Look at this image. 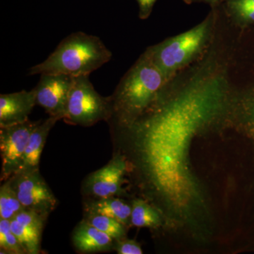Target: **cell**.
<instances>
[{"label": "cell", "instance_id": "cell-1", "mask_svg": "<svg viewBox=\"0 0 254 254\" xmlns=\"http://www.w3.org/2000/svg\"><path fill=\"white\" fill-rule=\"evenodd\" d=\"M224 64L210 52L185 79L169 81L134 123L110 128L115 153L136 170L145 194L180 213L199 197L189 162L192 140L236 104Z\"/></svg>", "mask_w": 254, "mask_h": 254}, {"label": "cell", "instance_id": "cell-2", "mask_svg": "<svg viewBox=\"0 0 254 254\" xmlns=\"http://www.w3.org/2000/svg\"><path fill=\"white\" fill-rule=\"evenodd\" d=\"M168 83L144 53L125 73L110 95V128L129 126L148 109Z\"/></svg>", "mask_w": 254, "mask_h": 254}, {"label": "cell", "instance_id": "cell-3", "mask_svg": "<svg viewBox=\"0 0 254 254\" xmlns=\"http://www.w3.org/2000/svg\"><path fill=\"white\" fill-rule=\"evenodd\" d=\"M113 54L99 37L74 32L60 42L43 63L28 70V75L58 73L76 77L89 76L109 63Z\"/></svg>", "mask_w": 254, "mask_h": 254}, {"label": "cell", "instance_id": "cell-4", "mask_svg": "<svg viewBox=\"0 0 254 254\" xmlns=\"http://www.w3.org/2000/svg\"><path fill=\"white\" fill-rule=\"evenodd\" d=\"M215 23V12L203 22L182 34L147 48L144 53L161 71L167 81L203 55L210 46Z\"/></svg>", "mask_w": 254, "mask_h": 254}, {"label": "cell", "instance_id": "cell-5", "mask_svg": "<svg viewBox=\"0 0 254 254\" xmlns=\"http://www.w3.org/2000/svg\"><path fill=\"white\" fill-rule=\"evenodd\" d=\"M111 116L110 96L100 95L90 81L89 76L74 77L63 119L64 123L89 127L101 121L108 123Z\"/></svg>", "mask_w": 254, "mask_h": 254}, {"label": "cell", "instance_id": "cell-6", "mask_svg": "<svg viewBox=\"0 0 254 254\" xmlns=\"http://www.w3.org/2000/svg\"><path fill=\"white\" fill-rule=\"evenodd\" d=\"M8 180L25 209L48 218L58 206V200L40 170L16 173Z\"/></svg>", "mask_w": 254, "mask_h": 254}, {"label": "cell", "instance_id": "cell-7", "mask_svg": "<svg viewBox=\"0 0 254 254\" xmlns=\"http://www.w3.org/2000/svg\"><path fill=\"white\" fill-rule=\"evenodd\" d=\"M41 122L28 120L24 123L0 127L1 182L6 181L18 173L30 137Z\"/></svg>", "mask_w": 254, "mask_h": 254}, {"label": "cell", "instance_id": "cell-8", "mask_svg": "<svg viewBox=\"0 0 254 254\" xmlns=\"http://www.w3.org/2000/svg\"><path fill=\"white\" fill-rule=\"evenodd\" d=\"M127 173L128 166L126 158L115 152L109 163L88 175L83 180L82 193L94 198L123 195L124 179Z\"/></svg>", "mask_w": 254, "mask_h": 254}, {"label": "cell", "instance_id": "cell-9", "mask_svg": "<svg viewBox=\"0 0 254 254\" xmlns=\"http://www.w3.org/2000/svg\"><path fill=\"white\" fill-rule=\"evenodd\" d=\"M73 76L58 73H42L35 87L36 105L45 110L49 117L61 120L64 118Z\"/></svg>", "mask_w": 254, "mask_h": 254}, {"label": "cell", "instance_id": "cell-10", "mask_svg": "<svg viewBox=\"0 0 254 254\" xmlns=\"http://www.w3.org/2000/svg\"><path fill=\"white\" fill-rule=\"evenodd\" d=\"M47 220L41 214L27 209H23L11 220V231L26 254L41 253L42 235Z\"/></svg>", "mask_w": 254, "mask_h": 254}, {"label": "cell", "instance_id": "cell-11", "mask_svg": "<svg viewBox=\"0 0 254 254\" xmlns=\"http://www.w3.org/2000/svg\"><path fill=\"white\" fill-rule=\"evenodd\" d=\"M36 105L34 89L0 95V127L27 121Z\"/></svg>", "mask_w": 254, "mask_h": 254}, {"label": "cell", "instance_id": "cell-12", "mask_svg": "<svg viewBox=\"0 0 254 254\" xmlns=\"http://www.w3.org/2000/svg\"><path fill=\"white\" fill-rule=\"evenodd\" d=\"M75 250L81 254H95L114 250L115 240L93 226L85 219L78 222L72 232Z\"/></svg>", "mask_w": 254, "mask_h": 254}, {"label": "cell", "instance_id": "cell-13", "mask_svg": "<svg viewBox=\"0 0 254 254\" xmlns=\"http://www.w3.org/2000/svg\"><path fill=\"white\" fill-rule=\"evenodd\" d=\"M58 118L49 117L42 120L41 124L32 133L23 155L22 163L18 173L39 170L40 160L50 131L54 127Z\"/></svg>", "mask_w": 254, "mask_h": 254}, {"label": "cell", "instance_id": "cell-14", "mask_svg": "<svg viewBox=\"0 0 254 254\" xmlns=\"http://www.w3.org/2000/svg\"><path fill=\"white\" fill-rule=\"evenodd\" d=\"M83 213L98 214L131 225V205L117 196L88 197L83 201Z\"/></svg>", "mask_w": 254, "mask_h": 254}, {"label": "cell", "instance_id": "cell-15", "mask_svg": "<svg viewBox=\"0 0 254 254\" xmlns=\"http://www.w3.org/2000/svg\"><path fill=\"white\" fill-rule=\"evenodd\" d=\"M162 224V215L156 207L141 198L133 200L131 225L137 227L155 228Z\"/></svg>", "mask_w": 254, "mask_h": 254}, {"label": "cell", "instance_id": "cell-16", "mask_svg": "<svg viewBox=\"0 0 254 254\" xmlns=\"http://www.w3.org/2000/svg\"><path fill=\"white\" fill-rule=\"evenodd\" d=\"M227 14L239 27L254 26V0H225Z\"/></svg>", "mask_w": 254, "mask_h": 254}, {"label": "cell", "instance_id": "cell-17", "mask_svg": "<svg viewBox=\"0 0 254 254\" xmlns=\"http://www.w3.org/2000/svg\"><path fill=\"white\" fill-rule=\"evenodd\" d=\"M83 219L100 231L109 235L115 241L126 238L127 227L115 219L87 213H83Z\"/></svg>", "mask_w": 254, "mask_h": 254}, {"label": "cell", "instance_id": "cell-18", "mask_svg": "<svg viewBox=\"0 0 254 254\" xmlns=\"http://www.w3.org/2000/svg\"><path fill=\"white\" fill-rule=\"evenodd\" d=\"M23 209L9 180L4 182L0 187V218L12 220Z\"/></svg>", "mask_w": 254, "mask_h": 254}, {"label": "cell", "instance_id": "cell-19", "mask_svg": "<svg viewBox=\"0 0 254 254\" xmlns=\"http://www.w3.org/2000/svg\"><path fill=\"white\" fill-rule=\"evenodd\" d=\"M0 251L1 254H26L11 231V220L7 219L0 218Z\"/></svg>", "mask_w": 254, "mask_h": 254}, {"label": "cell", "instance_id": "cell-20", "mask_svg": "<svg viewBox=\"0 0 254 254\" xmlns=\"http://www.w3.org/2000/svg\"><path fill=\"white\" fill-rule=\"evenodd\" d=\"M233 116L236 117L244 129L254 140V106L240 104L237 102Z\"/></svg>", "mask_w": 254, "mask_h": 254}, {"label": "cell", "instance_id": "cell-21", "mask_svg": "<svg viewBox=\"0 0 254 254\" xmlns=\"http://www.w3.org/2000/svg\"><path fill=\"white\" fill-rule=\"evenodd\" d=\"M114 250L119 254H141L143 251L141 246L135 241L126 238L115 241Z\"/></svg>", "mask_w": 254, "mask_h": 254}, {"label": "cell", "instance_id": "cell-22", "mask_svg": "<svg viewBox=\"0 0 254 254\" xmlns=\"http://www.w3.org/2000/svg\"><path fill=\"white\" fill-rule=\"evenodd\" d=\"M138 5V16L145 20L149 17L157 0H136Z\"/></svg>", "mask_w": 254, "mask_h": 254}, {"label": "cell", "instance_id": "cell-23", "mask_svg": "<svg viewBox=\"0 0 254 254\" xmlns=\"http://www.w3.org/2000/svg\"><path fill=\"white\" fill-rule=\"evenodd\" d=\"M185 1L189 3V4H191V3L193 2L207 3V4L211 5V6L214 7V6H217V5L220 4L223 0H185Z\"/></svg>", "mask_w": 254, "mask_h": 254}]
</instances>
